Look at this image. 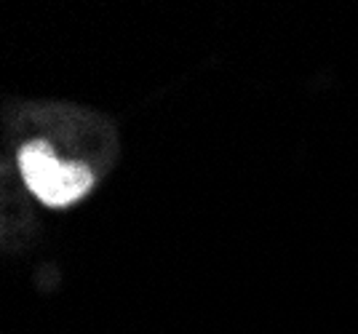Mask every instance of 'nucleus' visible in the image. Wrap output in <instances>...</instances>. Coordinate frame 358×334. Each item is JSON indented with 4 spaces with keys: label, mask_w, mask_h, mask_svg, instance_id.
<instances>
[{
    "label": "nucleus",
    "mask_w": 358,
    "mask_h": 334,
    "mask_svg": "<svg viewBox=\"0 0 358 334\" xmlns=\"http://www.w3.org/2000/svg\"><path fill=\"white\" fill-rule=\"evenodd\" d=\"M19 168L32 193L48 206H67L91 187L89 168L62 164L45 142H32L19 152Z\"/></svg>",
    "instance_id": "obj_1"
}]
</instances>
